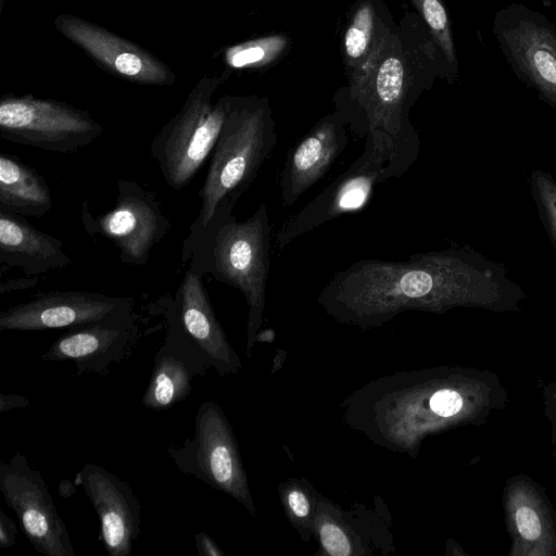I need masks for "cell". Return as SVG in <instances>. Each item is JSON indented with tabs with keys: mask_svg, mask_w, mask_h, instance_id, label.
Returning a JSON list of instances; mask_svg holds the SVG:
<instances>
[{
	"mask_svg": "<svg viewBox=\"0 0 556 556\" xmlns=\"http://www.w3.org/2000/svg\"><path fill=\"white\" fill-rule=\"evenodd\" d=\"M103 131L88 111L31 94L0 99V136L7 141L50 152L73 153Z\"/></svg>",
	"mask_w": 556,
	"mask_h": 556,
	"instance_id": "9c48e42d",
	"label": "cell"
},
{
	"mask_svg": "<svg viewBox=\"0 0 556 556\" xmlns=\"http://www.w3.org/2000/svg\"><path fill=\"white\" fill-rule=\"evenodd\" d=\"M75 483L85 491L100 521V541L110 556H129L140 534L141 507L131 486L108 469L86 464Z\"/></svg>",
	"mask_w": 556,
	"mask_h": 556,
	"instance_id": "e0dca14e",
	"label": "cell"
},
{
	"mask_svg": "<svg viewBox=\"0 0 556 556\" xmlns=\"http://www.w3.org/2000/svg\"><path fill=\"white\" fill-rule=\"evenodd\" d=\"M29 405V401L20 394L9 393L0 394V413H4L13 408H25Z\"/></svg>",
	"mask_w": 556,
	"mask_h": 556,
	"instance_id": "4dcf8cb0",
	"label": "cell"
},
{
	"mask_svg": "<svg viewBox=\"0 0 556 556\" xmlns=\"http://www.w3.org/2000/svg\"><path fill=\"white\" fill-rule=\"evenodd\" d=\"M53 205L45 178L15 155L0 154V207L23 216L41 217Z\"/></svg>",
	"mask_w": 556,
	"mask_h": 556,
	"instance_id": "603a6c76",
	"label": "cell"
},
{
	"mask_svg": "<svg viewBox=\"0 0 556 556\" xmlns=\"http://www.w3.org/2000/svg\"><path fill=\"white\" fill-rule=\"evenodd\" d=\"M157 304L175 318L218 375L226 377L240 370V358L217 319L202 276L188 268L174 299L164 298Z\"/></svg>",
	"mask_w": 556,
	"mask_h": 556,
	"instance_id": "9a60e30c",
	"label": "cell"
},
{
	"mask_svg": "<svg viewBox=\"0 0 556 556\" xmlns=\"http://www.w3.org/2000/svg\"><path fill=\"white\" fill-rule=\"evenodd\" d=\"M348 129L342 115L333 110L289 150L280 176L283 207L292 206L325 176L348 144Z\"/></svg>",
	"mask_w": 556,
	"mask_h": 556,
	"instance_id": "ac0fdd59",
	"label": "cell"
},
{
	"mask_svg": "<svg viewBox=\"0 0 556 556\" xmlns=\"http://www.w3.org/2000/svg\"><path fill=\"white\" fill-rule=\"evenodd\" d=\"M55 28L105 70L125 79L156 86L175 81L172 71L149 51L108 29L70 14L59 15Z\"/></svg>",
	"mask_w": 556,
	"mask_h": 556,
	"instance_id": "4fadbf2b",
	"label": "cell"
},
{
	"mask_svg": "<svg viewBox=\"0 0 556 556\" xmlns=\"http://www.w3.org/2000/svg\"><path fill=\"white\" fill-rule=\"evenodd\" d=\"M271 226L268 208L261 204L245 220L233 214L213 219L185 251L182 263L189 269L238 289L248 304V343L250 356L256 333L263 323L266 287L269 275Z\"/></svg>",
	"mask_w": 556,
	"mask_h": 556,
	"instance_id": "5b68a950",
	"label": "cell"
},
{
	"mask_svg": "<svg viewBox=\"0 0 556 556\" xmlns=\"http://www.w3.org/2000/svg\"><path fill=\"white\" fill-rule=\"evenodd\" d=\"M194 541L197 552L200 556H224V552L207 533H197Z\"/></svg>",
	"mask_w": 556,
	"mask_h": 556,
	"instance_id": "f546056e",
	"label": "cell"
},
{
	"mask_svg": "<svg viewBox=\"0 0 556 556\" xmlns=\"http://www.w3.org/2000/svg\"><path fill=\"white\" fill-rule=\"evenodd\" d=\"M415 12L427 26L434 43L440 50L446 68L447 79L457 73V59L451 30L448 14L443 0H409Z\"/></svg>",
	"mask_w": 556,
	"mask_h": 556,
	"instance_id": "cb8c5ba5",
	"label": "cell"
},
{
	"mask_svg": "<svg viewBox=\"0 0 556 556\" xmlns=\"http://www.w3.org/2000/svg\"><path fill=\"white\" fill-rule=\"evenodd\" d=\"M507 403L495 372L441 366L367 384L350 400L348 416L377 444L413 452L429 434L485 425Z\"/></svg>",
	"mask_w": 556,
	"mask_h": 556,
	"instance_id": "7a4b0ae2",
	"label": "cell"
},
{
	"mask_svg": "<svg viewBox=\"0 0 556 556\" xmlns=\"http://www.w3.org/2000/svg\"><path fill=\"white\" fill-rule=\"evenodd\" d=\"M286 503L291 521L307 522V518L312 515L311 501L305 491L298 485H291L286 493Z\"/></svg>",
	"mask_w": 556,
	"mask_h": 556,
	"instance_id": "4316f807",
	"label": "cell"
},
{
	"mask_svg": "<svg viewBox=\"0 0 556 556\" xmlns=\"http://www.w3.org/2000/svg\"><path fill=\"white\" fill-rule=\"evenodd\" d=\"M438 77L447 79L444 59L418 14L406 12L368 66L336 91L334 111L358 138L372 131L391 137L403 176L420 152L410 110Z\"/></svg>",
	"mask_w": 556,
	"mask_h": 556,
	"instance_id": "3957f363",
	"label": "cell"
},
{
	"mask_svg": "<svg viewBox=\"0 0 556 556\" xmlns=\"http://www.w3.org/2000/svg\"><path fill=\"white\" fill-rule=\"evenodd\" d=\"M277 142L274 113L266 96H232L208 169L199 191L201 206L182 243L187 250L216 218L233 214Z\"/></svg>",
	"mask_w": 556,
	"mask_h": 556,
	"instance_id": "277c9868",
	"label": "cell"
},
{
	"mask_svg": "<svg viewBox=\"0 0 556 556\" xmlns=\"http://www.w3.org/2000/svg\"><path fill=\"white\" fill-rule=\"evenodd\" d=\"M531 186L540 214L556 249V181L548 173L535 170L531 176Z\"/></svg>",
	"mask_w": 556,
	"mask_h": 556,
	"instance_id": "484cf974",
	"label": "cell"
},
{
	"mask_svg": "<svg viewBox=\"0 0 556 556\" xmlns=\"http://www.w3.org/2000/svg\"><path fill=\"white\" fill-rule=\"evenodd\" d=\"M395 24L386 0L355 1L341 35V54L348 80L368 66Z\"/></svg>",
	"mask_w": 556,
	"mask_h": 556,
	"instance_id": "7402d4cb",
	"label": "cell"
},
{
	"mask_svg": "<svg viewBox=\"0 0 556 556\" xmlns=\"http://www.w3.org/2000/svg\"><path fill=\"white\" fill-rule=\"evenodd\" d=\"M523 298L522 289L496 264L465 249H445L413 254L407 261L352 263L332 275L317 303L338 323L369 329L407 311H519Z\"/></svg>",
	"mask_w": 556,
	"mask_h": 556,
	"instance_id": "6da1fadb",
	"label": "cell"
},
{
	"mask_svg": "<svg viewBox=\"0 0 556 556\" xmlns=\"http://www.w3.org/2000/svg\"><path fill=\"white\" fill-rule=\"evenodd\" d=\"M501 36L517 67L556 106V33L536 21L521 18L505 27Z\"/></svg>",
	"mask_w": 556,
	"mask_h": 556,
	"instance_id": "44dd1931",
	"label": "cell"
},
{
	"mask_svg": "<svg viewBox=\"0 0 556 556\" xmlns=\"http://www.w3.org/2000/svg\"><path fill=\"white\" fill-rule=\"evenodd\" d=\"M135 301L80 290H54L38 293L29 301L0 313V331H34L75 328L103 320L135 315Z\"/></svg>",
	"mask_w": 556,
	"mask_h": 556,
	"instance_id": "7c38bea8",
	"label": "cell"
},
{
	"mask_svg": "<svg viewBox=\"0 0 556 556\" xmlns=\"http://www.w3.org/2000/svg\"><path fill=\"white\" fill-rule=\"evenodd\" d=\"M71 488H75L74 485H72V483L67 480H63L62 482H60L59 484V493L64 496V497H68L71 496L73 493H75V490L76 489H72Z\"/></svg>",
	"mask_w": 556,
	"mask_h": 556,
	"instance_id": "d6a6232c",
	"label": "cell"
},
{
	"mask_svg": "<svg viewBox=\"0 0 556 556\" xmlns=\"http://www.w3.org/2000/svg\"><path fill=\"white\" fill-rule=\"evenodd\" d=\"M37 278H24V279H15L9 280L7 282H2L0 286V292H10L12 290L27 289L36 285Z\"/></svg>",
	"mask_w": 556,
	"mask_h": 556,
	"instance_id": "1f68e13d",
	"label": "cell"
},
{
	"mask_svg": "<svg viewBox=\"0 0 556 556\" xmlns=\"http://www.w3.org/2000/svg\"><path fill=\"white\" fill-rule=\"evenodd\" d=\"M115 206L93 215L88 201L80 208V220L91 237L110 240L124 264L142 267L152 249L168 233L172 225L156 194L134 179L116 180Z\"/></svg>",
	"mask_w": 556,
	"mask_h": 556,
	"instance_id": "30bf717a",
	"label": "cell"
},
{
	"mask_svg": "<svg viewBox=\"0 0 556 556\" xmlns=\"http://www.w3.org/2000/svg\"><path fill=\"white\" fill-rule=\"evenodd\" d=\"M0 491L33 547L45 556H75L67 528L40 471L17 451L0 464Z\"/></svg>",
	"mask_w": 556,
	"mask_h": 556,
	"instance_id": "8fae6325",
	"label": "cell"
},
{
	"mask_svg": "<svg viewBox=\"0 0 556 556\" xmlns=\"http://www.w3.org/2000/svg\"><path fill=\"white\" fill-rule=\"evenodd\" d=\"M365 139L363 153L346 170L282 223L275 233L279 251L304 233L341 215L362 210L378 184L401 177L391 137L382 131H372Z\"/></svg>",
	"mask_w": 556,
	"mask_h": 556,
	"instance_id": "52a82bcc",
	"label": "cell"
},
{
	"mask_svg": "<svg viewBox=\"0 0 556 556\" xmlns=\"http://www.w3.org/2000/svg\"><path fill=\"white\" fill-rule=\"evenodd\" d=\"M166 321L163 345L154 355L153 368L141 404L153 410H168L192 392V380L203 376L210 364L184 333L175 318L157 306Z\"/></svg>",
	"mask_w": 556,
	"mask_h": 556,
	"instance_id": "d6986e66",
	"label": "cell"
},
{
	"mask_svg": "<svg viewBox=\"0 0 556 556\" xmlns=\"http://www.w3.org/2000/svg\"><path fill=\"white\" fill-rule=\"evenodd\" d=\"M0 264L36 277L66 268L73 260L60 239L33 227L25 216L0 207Z\"/></svg>",
	"mask_w": 556,
	"mask_h": 556,
	"instance_id": "ffe728a7",
	"label": "cell"
},
{
	"mask_svg": "<svg viewBox=\"0 0 556 556\" xmlns=\"http://www.w3.org/2000/svg\"><path fill=\"white\" fill-rule=\"evenodd\" d=\"M289 47L283 34L264 36L229 48L226 62L232 68H260L278 61Z\"/></svg>",
	"mask_w": 556,
	"mask_h": 556,
	"instance_id": "d4e9b609",
	"label": "cell"
},
{
	"mask_svg": "<svg viewBox=\"0 0 556 556\" xmlns=\"http://www.w3.org/2000/svg\"><path fill=\"white\" fill-rule=\"evenodd\" d=\"M167 454L176 468L193 476L214 490L243 505L250 514L255 508L233 430L222 407L203 402L195 414L194 435L180 445H169Z\"/></svg>",
	"mask_w": 556,
	"mask_h": 556,
	"instance_id": "ba28073f",
	"label": "cell"
},
{
	"mask_svg": "<svg viewBox=\"0 0 556 556\" xmlns=\"http://www.w3.org/2000/svg\"><path fill=\"white\" fill-rule=\"evenodd\" d=\"M502 505L508 556H556V509L541 484L525 473L509 477Z\"/></svg>",
	"mask_w": 556,
	"mask_h": 556,
	"instance_id": "2e32d148",
	"label": "cell"
},
{
	"mask_svg": "<svg viewBox=\"0 0 556 556\" xmlns=\"http://www.w3.org/2000/svg\"><path fill=\"white\" fill-rule=\"evenodd\" d=\"M135 314L68 329L41 355L46 362L73 361L76 376H105L110 367L129 358L140 339Z\"/></svg>",
	"mask_w": 556,
	"mask_h": 556,
	"instance_id": "5bb4252c",
	"label": "cell"
},
{
	"mask_svg": "<svg viewBox=\"0 0 556 556\" xmlns=\"http://www.w3.org/2000/svg\"><path fill=\"white\" fill-rule=\"evenodd\" d=\"M544 415L551 425V444L556 457V382L540 379Z\"/></svg>",
	"mask_w": 556,
	"mask_h": 556,
	"instance_id": "83f0119b",
	"label": "cell"
},
{
	"mask_svg": "<svg viewBox=\"0 0 556 556\" xmlns=\"http://www.w3.org/2000/svg\"><path fill=\"white\" fill-rule=\"evenodd\" d=\"M223 77H203L181 109L153 138L150 153L164 181L174 190L186 188L215 147L231 97L213 102Z\"/></svg>",
	"mask_w": 556,
	"mask_h": 556,
	"instance_id": "8992f818",
	"label": "cell"
},
{
	"mask_svg": "<svg viewBox=\"0 0 556 556\" xmlns=\"http://www.w3.org/2000/svg\"><path fill=\"white\" fill-rule=\"evenodd\" d=\"M17 533L15 522L3 510H0V545L4 548L13 547Z\"/></svg>",
	"mask_w": 556,
	"mask_h": 556,
	"instance_id": "f1b7e54d",
	"label": "cell"
}]
</instances>
